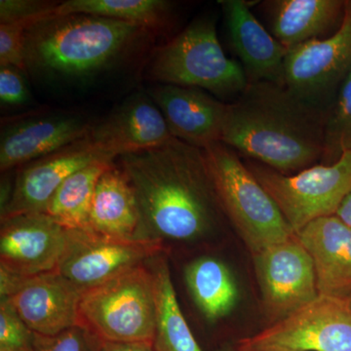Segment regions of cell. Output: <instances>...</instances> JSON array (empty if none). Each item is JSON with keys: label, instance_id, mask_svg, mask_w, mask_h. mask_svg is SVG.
Returning <instances> with one entry per match:
<instances>
[{"label": "cell", "instance_id": "cell-1", "mask_svg": "<svg viewBox=\"0 0 351 351\" xmlns=\"http://www.w3.org/2000/svg\"><path fill=\"white\" fill-rule=\"evenodd\" d=\"M156 32L85 14L41 18L25 31V73L50 91H89L137 66Z\"/></svg>", "mask_w": 351, "mask_h": 351}, {"label": "cell", "instance_id": "cell-2", "mask_svg": "<svg viewBox=\"0 0 351 351\" xmlns=\"http://www.w3.org/2000/svg\"><path fill=\"white\" fill-rule=\"evenodd\" d=\"M117 159L137 198L138 239L163 246L193 241L210 232L218 215L226 217L204 149L173 137Z\"/></svg>", "mask_w": 351, "mask_h": 351}, {"label": "cell", "instance_id": "cell-3", "mask_svg": "<svg viewBox=\"0 0 351 351\" xmlns=\"http://www.w3.org/2000/svg\"><path fill=\"white\" fill-rule=\"evenodd\" d=\"M328 110L286 85L249 83L228 104L221 142L281 174L299 173L322 158Z\"/></svg>", "mask_w": 351, "mask_h": 351}, {"label": "cell", "instance_id": "cell-4", "mask_svg": "<svg viewBox=\"0 0 351 351\" xmlns=\"http://www.w3.org/2000/svg\"><path fill=\"white\" fill-rule=\"evenodd\" d=\"M145 69L152 82L198 88L221 99L237 98L249 84L241 64L223 52L210 19L195 21L157 48Z\"/></svg>", "mask_w": 351, "mask_h": 351}, {"label": "cell", "instance_id": "cell-5", "mask_svg": "<svg viewBox=\"0 0 351 351\" xmlns=\"http://www.w3.org/2000/svg\"><path fill=\"white\" fill-rule=\"evenodd\" d=\"M204 151L226 219L252 255L294 237L276 201L237 152L221 142Z\"/></svg>", "mask_w": 351, "mask_h": 351}, {"label": "cell", "instance_id": "cell-6", "mask_svg": "<svg viewBox=\"0 0 351 351\" xmlns=\"http://www.w3.org/2000/svg\"><path fill=\"white\" fill-rule=\"evenodd\" d=\"M156 281L149 263L83 291L80 325L103 341L154 343Z\"/></svg>", "mask_w": 351, "mask_h": 351}, {"label": "cell", "instance_id": "cell-7", "mask_svg": "<svg viewBox=\"0 0 351 351\" xmlns=\"http://www.w3.org/2000/svg\"><path fill=\"white\" fill-rule=\"evenodd\" d=\"M247 167L276 201L295 234L315 219L335 216L351 191V151L332 165L315 164L295 175L281 174L257 161Z\"/></svg>", "mask_w": 351, "mask_h": 351}, {"label": "cell", "instance_id": "cell-8", "mask_svg": "<svg viewBox=\"0 0 351 351\" xmlns=\"http://www.w3.org/2000/svg\"><path fill=\"white\" fill-rule=\"evenodd\" d=\"M242 351H351V297L319 295L287 317L241 339Z\"/></svg>", "mask_w": 351, "mask_h": 351}, {"label": "cell", "instance_id": "cell-9", "mask_svg": "<svg viewBox=\"0 0 351 351\" xmlns=\"http://www.w3.org/2000/svg\"><path fill=\"white\" fill-rule=\"evenodd\" d=\"M350 73L351 1H346L343 21L332 36L307 41L288 51L284 82L300 98L329 108Z\"/></svg>", "mask_w": 351, "mask_h": 351}, {"label": "cell", "instance_id": "cell-10", "mask_svg": "<svg viewBox=\"0 0 351 351\" xmlns=\"http://www.w3.org/2000/svg\"><path fill=\"white\" fill-rule=\"evenodd\" d=\"M253 257L263 313L271 324L317 297L313 262L297 235Z\"/></svg>", "mask_w": 351, "mask_h": 351}, {"label": "cell", "instance_id": "cell-11", "mask_svg": "<svg viewBox=\"0 0 351 351\" xmlns=\"http://www.w3.org/2000/svg\"><path fill=\"white\" fill-rule=\"evenodd\" d=\"M163 245L147 240L110 239L90 230H69L56 269L80 290L110 280L161 255Z\"/></svg>", "mask_w": 351, "mask_h": 351}, {"label": "cell", "instance_id": "cell-12", "mask_svg": "<svg viewBox=\"0 0 351 351\" xmlns=\"http://www.w3.org/2000/svg\"><path fill=\"white\" fill-rule=\"evenodd\" d=\"M69 230L47 214L1 219L0 267L22 276L54 271L63 258Z\"/></svg>", "mask_w": 351, "mask_h": 351}, {"label": "cell", "instance_id": "cell-13", "mask_svg": "<svg viewBox=\"0 0 351 351\" xmlns=\"http://www.w3.org/2000/svg\"><path fill=\"white\" fill-rule=\"evenodd\" d=\"M114 162L98 151L87 138L20 167L14 179L12 195L0 211L1 219L24 214H44L51 198L76 171L97 162Z\"/></svg>", "mask_w": 351, "mask_h": 351}, {"label": "cell", "instance_id": "cell-14", "mask_svg": "<svg viewBox=\"0 0 351 351\" xmlns=\"http://www.w3.org/2000/svg\"><path fill=\"white\" fill-rule=\"evenodd\" d=\"M93 125V121L75 112L43 113L14 120L1 130L0 170L5 173L22 167L84 140Z\"/></svg>", "mask_w": 351, "mask_h": 351}, {"label": "cell", "instance_id": "cell-15", "mask_svg": "<svg viewBox=\"0 0 351 351\" xmlns=\"http://www.w3.org/2000/svg\"><path fill=\"white\" fill-rule=\"evenodd\" d=\"M171 138L162 113L147 93L126 99L105 119L94 122L87 136L98 151L114 160L123 154L158 147Z\"/></svg>", "mask_w": 351, "mask_h": 351}, {"label": "cell", "instance_id": "cell-16", "mask_svg": "<svg viewBox=\"0 0 351 351\" xmlns=\"http://www.w3.org/2000/svg\"><path fill=\"white\" fill-rule=\"evenodd\" d=\"M172 137L205 149L221 142L228 104L204 90L157 84L147 91Z\"/></svg>", "mask_w": 351, "mask_h": 351}, {"label": "cell", "instance_id": "cell-17", "mask_svg": "<svg viewBox=\"0 0 351 351\" xmlns=\"http://www.w3.org/2000/svg\"><path fill=\"white\" fill-rule=\"evenodd\" d=\"M82 295L77 286L54 270L25 277L7 300L34 334L53 337L80 325Z\"/></svg>", "mask_w": 351, "mask_h": 351}, {"label": "cell", "instance_id": "cell-18", "mask_svg": "<svg viewBox=\"0 0 351 351\" xmlns=\"http://www.w3.org/2000/svg\"><path fill=\"white\" fill-rule=\"evenodd\" d=\"M228 36L241 61L248 82H269L285 85L284 64L288 49L276 40L242 0L219 1Z\"/></svg>", "mask_w": 351, "mask_h": 351}, {"label": "cell", "instance_id": "cell-19", "mask_svg": "<svg viewBox=\"0 0 351 351\" xmlns=\"http://www.w3.org/2000/svg\"><path fill=\"white\" fill-rule=\"evenodd\" d=\"M295 235L313 260L318 294L351 297V228L335 215Z\"/></svg>", "mask_w": 351, "mask_h": 351}, {"label": "cell", "instance_id": "cell-20", "mask_svg": "<svg viewBox=\"0 0 351 351\" xmlns=\"http://www.w3.org/2000/svg\"><path fill=\"white\" fill-rule=\"evenodd\" d=\"M346 3L341 0H271L263 6L272 36L290 50L319 39L341 25Z\"/></svg>", "mask_w": 351, "mask_h": 351}, {"label": "cell", "instance_id": "cell-21", "mask_svg": "<svg viewBox=\"0 0 351 351\" xmlns=\"http://www.w3.org/2000/svg\"><path fill=\"white\" fill-rule=\"evenodd\" d=\"M137 198L123 170L112 164L100 178L92 202L87 230L123 240H140Z\"/></svg>", "mask_w": 351, "mask_h": 351}, {"label": "cell", "instance_id": "cell-22", "mask_svg": "<svg viewBox=\"0 0 351 351\" xmlns=\"http://www.w3.org/2000/svg\"><path fill=\"white\" fill-rule=\"evenodd\" d=\"M149 265L156 281L157 319L154 350L202 351L182 313L167 261L159 255L149 261Z\"/></svg>", "mask_w": 351, "mask_h": 351}, {"label": "cell", "instance_id": "cell-23", "mask_svg": "<svg viewBox=\"0 0 351 351\" xmlns=\"http://www.w3.org/2000/svg\"><path fill=\"white\" fill-rule=\"evenodd\" d=\"M184 277L193 301L208 320L221 319L232 311L239 291L225 263L215 258H197L186 267Z\"/></svg>", "mask_w": 351, "mask_h": 351}, {"label": "cell", "instance_id": "cell-24", "mask_svg": "<svg viewBox=\"0 0 351 351\" xmlns=\"http://www.w3.org/2000/svg\"><path fill=\"white\" fill-rule=\"evenodd\" d=\"M114 162H97L76 171L61 184L45 213L69 230H87L90 212L101 175Z\"/></svg>", "mask_w": 351, "mask_h": 351}, {"label": "cell", "instance_id": "cell-25", "mask_svg": "<svg viewBox=\"0 0 351 351\" xmlns=\"http://www.w3.org/2000/svg\"><path fill=\"white\" fill-rule=\"evenodd\" d=\"M171 9L172 3L163 0H68L58 2L46 17L85 14L134 23L157 31L167 23Z\"/></svg>", "mask_w": 351, "mask_h": 351}, {"label": "cell", "instance_id": "cell-26", "mask_svg": "<svg viewBox=\"0 0 351 351\" xmlns=\"http://www.w3.org/2000/svg\"><path fill=\"white\" fill-rule=\"evenodd\" d=\"M348 151H351V73L328 110L321 164L332 165Z\"/></svg>", "mask_w": 351, "mask_h": 351}, {"label": "cell", "instance_id": "cell-27", "mask_svg": "<svg viewBox=\"0 0 351 351\" xmlns=\"http://www.w3.org/2000/svg\"><path fill=\"white\" fill-rule=\"evenodd\" d=\"M36 334L25 325L11 302L0 299V350L36 351Z\"/></svg>", "mask_w": 351, "mask_h": 351}, {"label": "cell", "instance_id": "cell-28", "mask_svg": "<svg viewBox=\"0 0 351 351\" xmlns=\"http://www.w3.org/2000/svg\"><path fill=\"white\" fill-rule=\"evenodd\" d=\"M101 346V339L82 325L53 337L36 334L34 339L36 351H103Z\"/></svg>", "mask_w": 351, "mask_h": 351}, {"label": "cell", "instance_id": "cell-29", "mask_svg": "<svg viewBox=\"0 0 351 351\" xmlns=\"http://www.w3.org/2000/svg\"><path fill=\"white\" fill-rule=\"evenodd\" d=\"M58 2L38 0H1L0 1V25L12 23L32 24L46 17Z\"/></svg>", "mask_w": 351, "mask_h": 351}, {"label": "cell", "instance_id": "cell-30", "mask_svg": "<svg viewBox=\"0 0 351 351\" xmlns=\"http://www.w3.org/2000/svg\"><path fill=\"white\" fill-rule=\"evenodd\" d=\"M27 24L12 23L0 25V66L25 69V31Z\"/></svg>", "mask_w": 351, "mask_h": 351}, {"label": "cell", "instance_id": "cell-31", "mask_svg": "<svg viewBox=\"0 0 351 351\" xmlns=\"http://www.w3.org/2000/svg\"><path fill=\"white\" fill-rule=\"evenodd\" d=\"M24 73V71L15 66H0V103L2 107H21L32 100Z\"/></svg>", "mask_w": 351, "mask_h": 351}, {"label": "cell", "instance_id": "cell-32", "mask_svg": "<svg viewBox=\"0 0 351 351\" xmlns=\"http://www.w3.org/2000/svg\"><path fill=\"white\" fill-rule=\"evenodd\" d=\"M101 350L103 351H156L154 343H114V341H103Z\"/></svg>", "mask_w": 351, "mask_h": 351}, {"label": "cell", "instance_id": "cell-33", "mask_svg": "<svg viewBox=\"0 0 351 351\" xmlns=\"http://www.w3.org/2000/svg\"><path fill=\"white\" fill-rule=\"evenodd\" d=\"M336 216L338 217L346 226L351 228V191L346 196L345 199L341 203Z\"/></svg>", "mask_w": 351, "mask_h": 351}, {"label": "cell", "instance_id": "cell-34", "mask_svg": "<svg viewBox=\"0 0 351 351\" xmlns=\"http://www.w3.org/2000/svg\"><path fill=\"white\" fill-rule=\"evenodd\" d=\"M276 351H291V350H276Z\"/></svg>", "mask_w": 351, "mask_h": 351}, {"label": "cell", "instance_id": "cell-35", "mask_svg": "<svg viewBox=\"0 0 351 351\" xmlns=\"http://www.w3.org/2000/svg\"><path fill=\"white\" fill-rule=\"evenodd\" d=\"M233 351H242V350H237H237H233Z\"/></svg>", "mask_w": 351, "mask_h": 351}]
</instances>
